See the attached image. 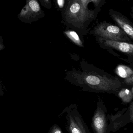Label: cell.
Returning a JSON list of instances; mask_svg holds the SVG:
<instances>
[{"instance_id": "30bf717a", "label": "cell", "mask_w": 133, "mask_h": 133, "mask_svg": "<svg viewBox=\"0 0 133 133\" xmlns=\"http://www.w3.org/2000/svg\"><path fill=\"white\" fill-rule=\"evenodd\" d=\"M117 95L124 103H130L133 98V87L131 90L127 88L121 89Z\"/></svg>"}, {"instance_id": "8992f818", "label": "cell", "mask_w": 133, "mask_h": 133, "mask_svg": "<svg viewBox=\"0 0 133 133\" xmlns=\"http://www.w3.org/2000/svg\"><path fill=\"white\" fill-rule=\"evenodd\" d=\"M44 11L37 0H27L26 4L18 14L17 17L22 22L31 24L44 16Z\"/></svg>"}, {"instance_id": "5b68a950", "label": "cell", "mask_w": 133, "mask_h": 133, "mask_svg": "<svg viewBox=\"0 0 133 133\" xmlns=\"http://www.w3.org/2000/svg\"><path fill=\"white\" fill-rule=\"evenodd\" d=\"M128 108H124L119 111L114 115L107 114L108 120L110 121L108 124L107 133L111 131H116L121 128L129 123L133 122V102H131Z\"/></svg>"}, {"instance_id": "9a60e30c", "label": "cell", "mask_w": 133, "mask_h": 133, "mask_svg": "<svg viewBox=\"0 0 133 133\" xmlns=\"http://www.w3.org/2000/svg\"><path fill=\"white\" fill-rule=\"evenodd\" d=\"M3 37L0 36V51H1L5 49V46L3 43Z\"/></svg>"}, {"instance_id": "52a82bcc", "label": "cell", "mask_w": 133, "mask_h": 133, "mask_svg": "<svg viewBox=\"0 0 133 133\" xmlns=\"http://www.w3.org/2000/svg\"><path fill=\"white\" fill-rule=\"evenodd\" d=\"M107 110L102 100L99 99L92 117L91 127L94 133H107L108 126Z\"/></svg>"}, {"instance_id": "ba28073f", "label": "cell", "mask_w": 133, "mask_h": 133, "mask_svg": "<svg viewBox=\"0 0 133 133\" xmlns=\"http://www.w3.org/2000/svg\"><path fill=\"white\" fill-rule=\"evenodd\" d=\"M110 15L117 25L130 38L133 39V29L130 22L124 16L116 12H110Z\"/></svg>"}, {"instance_id": "7c38bea8", "label": "cell", "mask_w": 133, "mask_h": 133, "mask_svg": "<svg viewBox=\"0 0 133 133\" xmlns=\"http://www.w3.org/2000/svg\"><path fill=\"white\" fill-rule=\"evenodd\" d=\"M64 33L76 45L81 47H83V43L81 41L78 35L75 31H65Z\"/></svg>"}, {"instance_id": "6da1fadb", "label": "cell", "mask_w": 133, "mask_h": 133, "mask_svg": "<svg viewBox=\"0 0 133 133\" xmlns=\"http://www.w3.org/2000/svg\"><path fill=\"white\" fill-rule=\"evenodd\" d=\"M71 83L82 88L85 91L107 93L117 95L122 88L121 82L116 78L84 73L74 75Z\"/></svg>"}, {"instance_id": "277c9868", "label": "cell", "mask_w": 133, "mask_h": 133, "mask_svg": "<svg viewBox=\"0 0 133 133\" xmlns=\"http://www.w3.org/2000/svg\"><path fill=\"white\" fill-rule=\"evenodd\" d=\"M94 32L95 35L103 39L121 42L130 40L127 34L119 27L107 22L99 24L94 28Z\"/></svg>"}, {"instance_id": "3957f363", "label": "cell", "mask_w": 133, "mask_h": 133, "mask_svg": "<svg viewBox=\"0 0 133 133\" xmlns=\"http://www.w3.org/2000/svg\"><path fill=\"white\" fill-rule=\"evenodd\" d=\"M92 1H72L67 7L65 15L68 21L72 23H83L92 18L93 13L87 5Z\"/></svg>"}, {"instance_id": "2e32d148", "label": "cell", "mask_w": 133, "mask_h": 133, "mask_svg": "<svg viewBox=\"0 0 133 133\" xmlns=\"http://www.w3.org/2000/svg\"><path fill=\"white\" fill-rule=\"evenodd\" d=\"M64 1H57V2L58 5L60 8H62L64 5Z\"/></svg>"}, {"instance_id": "5bb4252c", "label": "cell", "mask_w": 133, "mask_h": 133, "mask_svg": "<svg viewBox=\"0 0 133 133\" xmlns=\"http://www.w3.org/2000/svg\"><path fill=\"white\" fill-rule=\"evenodd\" d=\"M133 76H131L127 78H125L124 81V83L127 85H133Z\"/></svg>"}, {"instance_id": "4fadbf2b", "label": "cell", "mask_w": 133, "mask_h": 133, "mask_svg": "<svg viewBox=\"0 0 133 133\" xmlns=\"http://www.w3.org/2000/svg\"><path fill=\"white\" fill-rule=\"evenodd\" d=\"M49 133H63L61 128L57 124H55L51 128Z\"/></svg>"}, {"instance_id": "8fae6325", "label": "cell", "mask_w": 133, "mask_h": 133, "mask_svg": "<svg viewBox=\"0 0 133 133\" xmlns=\"http://www.w3.org/2000/svg\"><path fill=\"white\" fill-rule=\"evenodd\" d=\"M115 71L118 76L123 78H127L132 76L133 74V70L124 65H119L116 68Z\"/></svg>"}, {"instance_id": "9c48e42d", "label": "cell", "mask_w": 133, "mask_h": 133, "mask_svg": "<svg viewBox=\"0 0 133 133\" xmlns=\"http://www.w3.org/2000/svg\"><path fill=\"white\" fill-rule=\"evenodd\" d=\"M103 43L106 46L113 48L118 51L130 55H133V45L124 42L103 39Z\"/></svg>"}, {"instance_id": "7a4b0ae2", "label": "cell", "mask_w": 133, "mask_h": 133, "mask_svg": "<svg viewBox=\"0 0 133 133\" xmlns=\"http://www.w3.org/2000/svg\"><path fill=\"white\" fill-rule=\"evenodd\" d=\"M66 119L65 128L68 133H91L87 124L78 112L76 104L65 107L60 114Z\"/></svg>"}]
</instances>
